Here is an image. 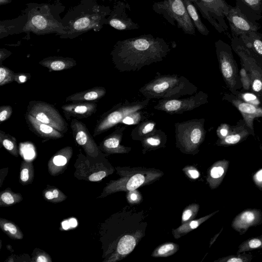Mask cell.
Segmentation results:
<instances>
[{
    "label": "cell",
    "mask_w": 262,
    "mask_h": 262,
    "mask_svg": "<svg viewBox=\"0 0 262 262\" xmlns=\"http://www.w3.org/2000/svg\"><path fill=\"white\" fill-rule=\"evenodd\" d=\"M182 102L179 100H172L166 102L164 105L165 110L169 112L178 110L181 106Z\"/></svg>",
    "instance_id": "cell-40"
},
{
    "label": "cell",
    "mask_w": 262,
    "mask_h": 262,
    "mask_svg": "<svg viewBox=\"0 0 262 262\" xmlns=\"http://www.w3.org/2000/svg\"><path fill=\"white\" fill-rule=\"evenodd\" d=\"M188 14L191 18L195 29L203 35H208L209 31L203 23L197 11V9L191 0H182Z\"/></svg>",
    "instance_id": "cell-25"
},
{
    "label": "cell",
    "mask_w": 262,
    "mask_h": 262,
    "mask_svg": "<svg viewBox=\"0 0 262 262\" xmlns=\"http://www.w3.org/2000/svg\"><path fill=\"white\" fill-rule=\"evenodd\" d=\"M11 54L12 53L10 51L4 48H1L0 49V64H2L3 61L10 56Z\"/></svg>",
    "instance_id": "cell-47"
},
{
    "label": "cell",
    "mask_w": 262,
    "mask_h": 262,
    "mask_svg": "<svg viewBox=\"0 0 262 262\" xmlns=\"http://www.w3.org/2000/svg\"><path fill=\"white\" fill-rule=\"evenodd\" d=\"M70 126L75 142L83 148L86 155L97 157L101 151L85 124L74 118L71 122Z\"/></svg>",
    "instance_id": "cell-12"
},
{
    "label": "cell",
    "mask_w": 262,
    "mask_h": 262,
    "mask_svg": "<svg viewBox=\"0 0 262 262\" xmlns=\"http://www.w3.org/2000/svg\"><path fill=\"white\" fill-rule=\"evenodd\" d=\"M262 222V212L259 209H246L237 215L232 222V227L240 234L245 233L250 227Z\"/></svg>",
    "instance_id": "cell-13"
},
{
    "label": "cell",
    "mask_w": 262,
    "mask_h": 262,
    "mask_svg": "<svg viewBox=\"0 0 262 262\" xmlns=\"http://www.w3.org/2000/svg\"><path fill=\"white\" fill-rule=\"evenodd\" d=\"M126 192V198L129 205H138L142 202L143 196L137 189Z\"/></svg>",
    "instance_id": "cell-36"
},
{
    "label": "cell",
    "mask_w": 262,
    "mask_h": 262,
    "mask_svg": "<svg viewBox=\"0 0 262 262\" xmlns=\"http://www.w3.org/2000/svg\"><path fill=\"white\" fill-rule=\"evenodd\" d=\"M225 17L229 23L232 37H239L244 34L258 31L261 27L257 21L248 18L236 6L230 5Z\"/></svg>",
    "instance_id": "cell-11"
},
{
    "label": "cell",
    "mask_w": 262,
    "mask_h": 262,
    "mask_svg": "<svg viewBox=\"0 0 262 262\" xmlns=\"http://www.w3.org/2000/svg\"><path fill=\"white\" fill-rule=\"evenodd\" d=\"M228 166L229 162L223 160L215 162L210 167L207 172L206 181L211 189H215L221 184Z\"/></svg>",
    "instance_id": "cell-18"
},
{
    "label": "cell",
    "mask_w": 262,
    "mask_h": 262,
    "mask_svg": "<svg viewBox=\"0 0 262 262\" xmlns=\"http://www.w3.org/2000/svg\"><path fill=\"white\" fill-rule=\"evenodd\" d=\"M13 113L12 107L8 105H3L0 106V122L2 123L8 120Z\"/></svg>",
    "instance_id": "cell-38"
},
{
    "label": "cell",
    "mask_w": 262,
    "mask_h": 262,
    "mask_svg": "<svg viewBox=\"0 0 262 262\" xmlns=\"http://www.w3.org/2000/svg\"><path fill=\"white\" fill-rule=\"evenodd\" d=\"M235 6L248 18L257 21L262 18V0H235Z\"/></svg>",
    "instance_id": "cell-19"
},
{
    "label": "cell",
    "mask_w": 262,
    "mask_h": 262,
    "mask_svg": "<svg viewBox=\"0 0 262 262\" xmlns=\"http://www.w3.org/2000/svg\"><path fill=\"white\" fill-rule=\"evenodd\" d=\"M15 73L9 68L1 64L0 66V86L9 84L15 81Z\"/></svg>",
    "instance_id": "cell-34"
},
{
    "label": "cell",
    "mask_w": 262,
    "mask_h": 262,
    "mask_svg": "<svg viewBox=\"0 0 262 262\" xmlns=\"http://www.w3.org/2000/svg\"><path fill=\"white\" fill-rule=\"evenodd\" d=\"M262 248V236L249 238L243 242L238 247L237 253Z\"/></svg>",
    "instance_id": "cell-32"
},
{
    "label": "cell",
    "mask_w": 262,
    "mask_h": 262,
    "mask_svg": "<svg viewBox=\"0 0 262 262\" xmlns=\"http://www.w3.org/2000/svg\"><path fill=\"white\" fill-rule=\"evenodd\" d=\"M34 261L36 262H49L51 261L52 260L47 253L41 250L35 254Z\"/></svg>",
    "instance_id": "cell-41"
},
{
    "label": "cell",
    "mask_w": 262,
    "mask_h": 262,
    "mask_svg": "<svg viewBox=\"0 0 262 262\" xmlns=\"http://www.w3.org/2000/svg\"><path fill=\"white\" fill-rule=\"evenodd\" d=\"M237 254L220 258L214 262H249L252 259V256L250 255L245 253Z\"/></svg>",
    "instance_id": "cell-35"
},
{
    "label": "cell",
    "mask_w": 262,
    "mask_h": 262,
    "mask_svg": "<svg viewBox=\"0 0 262 262\" xmlns=\"http://www.w3.org/2000/svg\"><path fill=\"white\" fill-rule=\"evenodd\" d=\"M122 121L123 123L129 125L132 124L134 122V119L132 117L128 116H126L125 117H124L122 119Z\"/></svg>",
    "instance_id": "cell-50"
},
{
    "label": "cell",
    "mask_w": 262,
    "mask_h": 262,
    "mask_svg": "<svg viewBox=\"0 0 262 262\" xmlns=\"http://www.w3.org/2000/svg\"><path fill=\"white\" fill-rule=\"evenodd\" d=\"M105 93L106 90L104 88L95 86L72 94L66 98V101L72 102H95L103 97Z\"/></svg>",
    "instance_id": "cell-21"
},
{
    "label": "cell",
    "mask_w": 262,
    "mask_h": 262,
    "mask_svg": "<svg viewBox=\"0 0 262 262\" xmlns=\"http://www.w3.org/2000/svg\"><path fill=\"white\" fill-rule=\"evenodd\" d=\"M44 199L52 203H59L63 201L67 196L59 189L50 187L45 188L42 192Z\"/></svg>",
    "instance_id": "cell-31"
},
{
    "label": "cell",
    "mask_w": 262,
    "mask_h": 262,
    "mask_svg": "<svg viewBox=\"0 0 262 262\" xmlns=\"http://www.w3.org/2000/svg\"><path fill=\"white\" fill-rule=\"evenodd\" d=\"M179 249V245L173 242L166 243L158 246L152 252L154 257H166L175 254Z\"/></svg>",
    "instance_id": "cell-28"
},
{
    "label": "cell",
    "mask_w": 262,
    "mask_h": 262,
    "mask_svg": "<svg viewBox=\"0 0 262 262\" xmlns=\"http://www.w3.org/2000/svg\"><path fill=\"white\" fill-rule=\"evenodd\" d=\"M39 64L47 68L50 72H52L71 69L76 66L77 63L72 58L54 56L42 59Z\"/></svg>",
    "instance_id": "cell-20"
},
{
    "label": "cell",
    "mask_w": 262,
    "mask_h": 262,
    "mask_svg": "<svg viewBox=\"0 0 262 262\" xmlns=\"http://www.w3.org/2000/svg\"><path fill=\"white\" fill-rule=\"evenodd\" d=\"M200 210V205L192 203L186 206L181 216V224L195 219Z\"/></svg>",
    "instance_id": "cell-33"
},
{
    "label": "cell",
    "mask_w": 262,
    "mask_h": 262,
    "mask_svg": "<svg viewBox=\"0 0 262 262\" xmlns=\"http://www.w3.org/2000/svg\"><path fill=\"white\" fill-rule=\"evenodd\" d=\"M129 4L126 2H115L110 14L105 19V25L120 31L138 29L139 25L128 16L127 10H130Z\"/></svg>",
    "instance_id": "cell-10"
},
{
    "label": "cell",
    "mask_w": 262,
    "mask_h": 262,
    "mask_svg": "<svg viewBox=\"0 0 262 262\" xmlns=\"http://www.w3.org/2000/svg\"><path fill=\"white\" fill-rule=\"evenodd\" d=\"M22 200L23 197L20 193L14 192L8 188L1 193L0 206L13 205L21 202Z\"/></svg>",
    "instance_id": "cell-30"
},
{
    "label": "cell",
    "mask_w": 262,
    "mask_h": 262,
    "mask_svg": "<svg viewBox=\"0 0 262 262\" xmlns=\"http://www.w3.org/2000/svg\"><path fill=\"white\" fill-rule=\"evenodd\" d=\"M143 210L125 206L113 216V241L110 243L104 261L117 262L125 258L145 235L147 226Z\"/></svg>",
    "instance_id": "cell-2"
},
{
    "label": "cell",
    "mask_w": 262,
    "mask_h": 262,
    "mask_svg": "<svg viewBox=\"0 0 262 262\" xmlns=\"http://www.w3.org/2000/svg\"><path fill=\"white\" fill-rule=\"evenodd\" d=\"M241 136L239 134H232L226 136L222 141V144L231 145L238 143L241 139Z\"/></svg>",
    "instance_id": "cell-39"
},
{
    "label": "cell",
    "mask_w": 262,
    "mask_h": 262,
    "mask_svg": "<svg viewBox=\"0 0 262 262\" xmlns=\"http://www.w3.org/2000/svg\"><path fill=\"white\" fill-rule=\"evenodd\" d=\"M243 98L250 104H257L258 103V99L255 95L250 93H246L243 95Z\"/></svg>",
    "instance_id": "cell-45"
},
{
    "label": "cell",
    "mask_w": 262,
    "mask_h": 262,
    "mask_svg": "<svg viewBox=\"0 0 262 262\" xmlns=\"http://www.w3.org/2000/svg\"><path fill=\"white\" fill-rule=\"evenodd\" d=\"M103 1H104V0H103ZM108 1H115V2H117V0H108Z\"/></svg>",
    "instance_id": "cell-53"
},
{
    "label": "cell",
    "mask_w": 262,
    "mask_h": 262,
    "mask_svg": "<svg viewBox=\"0 0 262 262\" xmlns=\"http://www.w3.org/2000/svg\"><path fill=\"white\" fill-rule=\"evenodd\" d=\"M204 18L220 33L228 36V26L225 21V15L228 12L230 5L225 0H191Z\"/></svg>",
    "instance_id": "cell-8"
},
{
    "label": "cell",
    "mask_w": 262,
    "mask_h": 262,
    "mask_svg": "<svg viewBox=\"0 0 262 262\" xmlns=\"http://www.w3.org/2000/svg\"><path fill=\"white\" fill-rule=\"evenodd\" d=\"M64 9L65 6L59 1L52 3L27 4L17 17L1 21L0 38L30 32L36 35L56 33L60 37L65 33L60 15Z\"/></svg>",
    "instance_id": "cell-1"
},
{
    "label": "cell",
    "mask_w": 262,
    "mask_h": 262,
    "mask_svg": "<svg viewBox=\"0 0 262 262\" xmlns=\"http://www.w3.org/2000/svg\"><path fill=\"white\" fill-rule=\"evenodd\" d=\"M111 10L109 6L100 5L96 0H81L62 18L65 33L60 38L73 39L90 30L99 31Z\"/></svg>",
    "instance_id": "cell-4"
},
{
    "label": "cell",
    "mask_w": 262,
    "mask_h": 262,
    "mask_svg": "<svg viewBox=\"0 0 262 262\" xmlns=\"http://www.w3.org/2000/svg\"><path fill=\"white\" fill-rule=\"evenodd\" d=\"M73 149L71 146L65 147L58 150L48 162V170L53 176L62 172L72 156Z\"/></svg>",
    "instance_id": "cell-17"
},
{
    "label": "cell",
    "mask_w": 262,
    "mask_h": 262,
    "mask_svg": "<svg viewBox=\"0 0 262 262\" xmlns=\"http://www.w3.org/2000/svg\"><path fill=\"white\" fill-rule=\"evenodd\" d=\"M25 119L29 129L38 137L49 140L60 139L64 136L52 126L38 121L27 112Z\"/></svg>",
    "instance_id": "cell-16"
},
{
    "label": "cell",
    "mask_w": 262,
    "mask_h": 262,
    "mask_svg": "<svg viewBox=\"0 0 262 262\" xmlns=\"http://www.w3.org/2000/svg\"><path fill=\"white\" fill-rule=\"evenodd\" d=\"M1 229L11 238L21 239L23 234L19 228L10 221L1 218L0 219Z\"/></svg>",
    "instance_id": "cell-27"
},
{
    "label": "cell",
    "mask_w": 262,
    "mask_h": 262,
    "mask_svg": "<svg viewBox=\"0 0 262 262\" xmlns=\"http://www.w3.org/2000/svg\"><path fill=\"white\" fill-rule=\"evenodd\" d=\"M169 86V85L167 82L163 81L155 84L153 86L152 90L154 92L156 93H161L164 92L166 90H167Z\"/></svg>",
    "instance_id": "cell-43"
},
{
    "label": "cell",
    "mask_w": 262,
    "mask_h": 262,
    "mask_svg": "<svg viewBox=\"0 0 262 262\" xmlns=\"http://www.w3.org/2000/svg\"><path fill=\"white\" fill-rule=\"evenodd\" d=\"M12 0H0V5H6L10 3Z\"/></svg>",
    "instance_id": "cell-52"
},
{
    "label": "cell",
    "mask_w": 262,
    "mask_h": 262,
    "mask_svg": "<svg viewBox=\"0 0 262 262\" xmlns=\"http://www.w3.org/2000/svg\"><path fill=\"white\" fill-rule=\"evenodd\" d=\"M233 102L243 114L248 125L252 128L253 118L256 117H262V108L252 104L238 100L234 101Z\"/></svg>",
    "instance_id": "cell-24"
},
{
    "label": "cell",
    "mask_w": 262,
    "mask_h": 262,
    "mask_svg": "<svg viewBox=\"0 0 262 262\" xmlns=\"http://www.w3.org/2000/svg\"><path fill=\"white\" fill-rule=\"evenodd\" d=\"M31 78L30 73H15V81L18 84H22L26 82Z\"/></svg>",
    "instance_id": "cell-42"
},
{
    "label": "cell",
    "mask_w": 262,
    "mask_h": 262,
    "mask_svg": "<svg viewBox=\"0 0 262 262\" xmlns=\"http://www.w3.org/2000/svg\"><path fill=\"white\" fill-rule=\"evenodd\" d=\"M97 107L95 102H72L63 105L61 110L68 121L72 117L77 119L88 118L96 113Z\"/></svg>",
    "instance_id": "cell-14"
},
{
    "label": "cell",
    "mask_w": 262,
    "mask_h": 262,
    "mask_svg": "<svg viewBox=\"0 0 262 262\" xmlns=\"http://www.w3.org/2000/svg\"><path fill=\"white\" fill-rule=\"evenodd\" d=\"M34 169L31 161L25 160L20 168L19 182L23 185L31 184L34 179Z\"/></svg>",
    "instance_id": "cell-26"
},
{
    "label": "cell",
    "mask_w": 262,
    "mask_h": 262,
    "mask_svg": "<svg viewBox=\"0 0 262 262\" xmlns=\"http://www.w3.org/2000/svg\"><path fill=\"white\" fill-rule=\"evenodd\" d=\"M220 134L222 136L226 137L228 134V129L225 128H223L220 130Z\"/></svg>",
    "instance_id": "cell-51"
},
{
    "label": "cell",
    "mask_w": 262,
    "mask_h": 262,
    "mask_svg": "<svg viewBox=\"0 0 262 262\" xmlns=\"http://www.w3.org/2000/svg\"><path fill=\"white\" fill-rule=\"evenodd\" d=\"M253 180L257 186L262 188V169H260L254 174Z\"/></svg>",
    "instance_id": "cell-46"
},
{
    "label": "cell",
    "mask_w": 262,
    "mask_h": 262,
    "mask_svg": "<svg viewBox=\"0 0 262 262\" xmlns=\"http://www.w3.org/2000/svg\"><path fill=\"white\" fill-rule=\"evenodd\" d=\"M0 143L11 155L16 157L18 156V150L15 137L0 130Z\"/></svg>",
    "instance_id": "cell-29"
},
{
    "label": "cell",
    "mask_w": 262,
    "mask_h": 262,
    "mask_svg": "<svg viewBox=\"0 0 262 262\" xmlns=\"http://www.w3.org/2000/svg\"><path fill=\"white\" fill-rule=\"evenodd\" d=\"M154 126L155 125L152 123H148L143 128L142 133L145 134L151 132L153 129Z\"/></svg>",
    "instance_id": "cell-49"
},
{
    "label": "cell",
    "mask_w": 262,
    "mask_h": 262,
    "mask_svg": "<svg viewBox=\"0 0 262 262\" xmlns=\"http://www.w3.org/2000/svg\"><path fill=\"white\" fill-rule=\"evenodd\" d=\"M252 89L256 92H260L262 89V82L259 79H255L252 83Z\"/></svg>",
    "instance_id": "cell-48"
},
{
    "label": "cell",
    "mask_w": 262,
    "mask_h": 262,
    "mask_svg": "<svg viewBox=\"0 0 262 262\" xmlns=\"http://www.w3.org/2000/svg\"><path fill=\"white\" fill-rule=\"evenodd\" d=\"M75 176L79 179L98 182L112 174L115 168L105 159L102 151L97 157L84 156L80 153L75 164Z\"/></svg>",
    "instance_id": "cell-7"
},
{
    "label": "cell",
    "mask_w": 262,
    "mask_h": 262,
    "mask_svg": "<svg viewBox=\"0 0 262 262\" xmlns=\"http://www.w3.org/2000/svg\"><path fill=\"white\" fill-rule=\"evenodd\" d=\"M133 111V110L119 108L104 113L97 121L93 133V137L99 135L116 125L122 120L125 115Z\"/></svg>",
    "instance_id": "cell-15"
},
{
    "label": "cell",
    "mask_w": 262,
    "mask_h": 262,
    "mask_svg": "<svg viewBox=\"0 0 262 262\" xmlns=\"http://www.w3.org/2000/svg\"><path fill=\"white\" fill-rule=\"evenodd\" d=\"M147 146L146 147L152 148L158 147L161 144V141L160 139L155 138H148L146 140Z\"/></svg>",
    "instance_id": "cell-44"
},
{
    "label": "cell",
    "mask_w": 262,
    "mask_h": 262,
    "mask_svg": "<svg viewBox=\"0 0 262 262\" xmlns=\"http://www.w3.org/2000/svg\"><path fill=\"white\" fill-rule=\"evenodd\" d=\"M26 112L63 134L68 129L67 122L51 104L39 100H31L28 103Z\"/></svg>",
    "instance_id": "cell-9"
},
{
    "label": "cell",
    "mask_w": 262,
    "mask_h": 262,
    "mask_svg": "<svg viewBox=\"0 0 262 262\" xmlns=\"http://www.w3.org/2000/svg\"><path fill=\"white\" fill-rule=\"evenodd\" d=\"M219 211H216L198 219H194L181 224L179 227L172 230V234L175 239H179L190 231L199 227L203 223L210 219Z\"/></svg>",
    "instance_id": "cell-23"
},
{
    "label": "cell",
    "mask_w": 262,
    "mask_h": 262,
    "mask_svg": "<svg viewBox=\"0 0 262 262\" xmlns=\"http://www.w3.org/2000/svg\"><path fill=\"white\" fill-rule=\"evenodd\" d=\"M152 10L162 15L169 24L175 25L187 34L195 35V28L182 0H164L155 2Z\"/></svg>",
    "instance_id": "cell-6"
},
{
    "label": "cell",
    "mask_w": 262,
    "mask_h": 262,
    "mask_svg": "<svg viewBox=\"0 0 262 262\" xmlns=\"http://www.w3.org/2000/svg\"><path fill=\"white\" fill-rule=\"evenodd\" d=\"M120 136L116 134H113L106 137L98 146L101 151L106 154L125 153L128 149L120 145Z\"/></svg>",
    "instance_id": "cell-22"
},
{
    "label": "cell",
    "mask_w": 262,
    "mask_h": 262,
    "mask_svg": "<svg viewBox=\"0 0 262 262\" xmlns=\"http://www.w3.org/2000/svg\"><path fill=\"white\" fill-rule=\"evenodd\" d=\"M115 169L120 178L107 183L99 198L121 191L127 192L150 185L164 175L163 171L155 168L117 166Z\"/></svg>",
    "instance_id": "cell-5"
},
{
    "label": "cell",
    "mask_w": 262,
    "mask_h": 262,
    "mask_svg": "<svg viewBox=\"0 0 262 262\" xmlns=\"http://www.w3.org/2000/svg\"><path fill=\"white\" fill-rule=\"evenodd\" d=\"M182 171L191 180H197L200 177L199 171L196 167L192 165L185 166L182 168Z\"/></svg>",
    "instance_id": "cell-37"
},
{
    "label": "cell",
    "mask_w": 262,
    "mask_h": 262,
    "mask_svg": "<svg viewBox=\"0 0 262 262\" xmlns=\"http://www.w3.org/2000/svg\"><path fill=\"white\" fill-rule=\"evenodd\" d=\"M170 51L169 44L163 38L151 34L119 40L111 52L117 66L146 63L161 59Z\"/></svg>",
    "instance_id": "cell-3"
}]
</instances>
